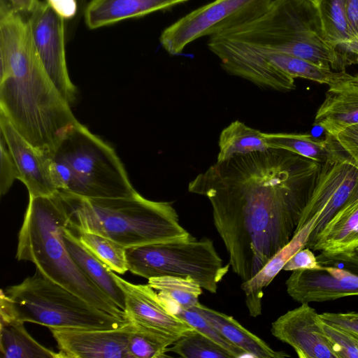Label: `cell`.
<instances>
[{"mask_svg":"<svg viewBox=\"0 0 358 358\" xmlns=\"http://www.w3.org/2000/svg\"><path fill=\"white\" fill-rule=\"evenodd\" d=\"M358 247V189L319 235L312 250L326 253L353 251Z\"/></svg>","mask_w":358,"mask_h":358,"instance_id":"obj_22","label":"cell"},{"mask_svg":"<svg viewBox=\"0 0 358 358\" xmlns=\"http://www.w3.org/2000/svg\"><path fill=\"white\" fill-rule=\"evenodd\" d=\"M171 313L222 346L230 352L234 358L248 357L242 350L232 344L195 310L176 308L172 310Z\"/></svg>","mask_w":358,"mask_h":358,"instance_id":"obj_33","label":"cell"},{"mask_svg":"<svg viewBox=\"0 0 358 358\" xmlns=\"http://www.w3.org/2000/svg\"><path fill=\"white\" fill-rule=\"evenodd\" d=\"M66 194L71 209L69 227L76 232L98 234L125 248L192 237L180 225L170 202L151 201L139 193L115 199Z\"/></svg>","mask_w":358,"mask_h":358,"instance_id":"obj_4","label":"cell"},{"mask_svg":"<svg viewBox=\"0 0 358 358\" xmlns=\"http://www.w3.org/2000/svg\"><path fill=\"white\" fill-rule=\"evenodd\" d=\"M327 42L357 64L358 36L349 21L344 0H322L317 6Z\"/></svg>","mask_w":358,"mask_h":358,"instance_id":"obj_24","label":"cell"},{"mask_svg":"<svg viewBox=\"0 0 358 358\" xmlns=\"http://www.w3.org/2000/svg\"><path fill=\"white\" fill-rule=\"evenodd\" d=\"M316 257L322 266L337 267L358 276V255L354 250L337 253L321 252Z\"/></svg>","mask_w":358,"mask_h":358,"instance_id":"obj_36","label":"cell"},{"mask_svg":"<svg viewBox=\"0 0 358 358\" xmlns=\"http://www.w3.org/2000/svg\"><path fill=\"white\" fill-rule=\"evenodd\" d=\"M259 48L278 69L294 78H301L329 85L345 73V71H336L326 69L306 59L284 52Z\"/></svg>","mask_w":358,"mask_h":358,"instance_id":"obj_29","label":"cell"},{"mask_svg":"<svg viewBox=\"0 0 358 358\" xmlns=\"http://www.w3.org/2000/svg\"><path fill=\"white\" fill-rule=\"evenodd\" d=\"M20 173L6 141L1 134L0 138V194H6L15 180H20Z\"/></svg>","mask_w":358,"mask_h":358,"instance_id":"obj_35","label":"cell"},{"mask_svg":"<svg viewBox=\"0 0 358 358\" xmlns=\"http://www.w3.org/2000/svg\"><path fill=\"white\" fill-rule=\"evenodd\" d=\"M26 15L41 63L56 89L71 106L76 99L77 91L67 69L64 20L40 0Z\"/></svg>","mask_w":358,"mask_h":358,"instance_id":"obj_11","label":"cell"},{"mask_svg":"<svg viewBox=\"0 0 358 358\" xmlns=\"http://www.w3.org/2000/svg\"><path fill=\"white\" fill-rule=\"evenodd\" d=\"M204 317L217 330L248 357L256 358H285L290 355L276 351L265 341L243 327L233 317L208 308L200 303L192 308Z\"/></svg>","mask_w":358,"mask_h":358,"instance_id":"obj_23","label":"cell"},{"mask_svg":"<svg viewBox=\"0 0 358 358\" xmlns=\"http://www.w3.org/2000/svg\"><path fill=\"white\" fill-rule=\"evenodd\" d=\"M1 315L50 328L115 329L124 321L89 303L36 270L1 290Z\"/></svg>","mask_w":358,"mask_h":358,"instance_id":"obj_7","label":"cell"},{"mask_svg":"<svg viewBox=\"0 0 358 358\" xmlns=\"http://www.w3.org/2000/svg\"><path fill=\"white\" fill-rule=\"evenodd\" d=\"M48 6L62 18L71 20L79 13L78 0H45Z\"/></svg>","mask_w":358,"mask_h":358,"instance_id":"obj_40","label":"cell"},{"mask_svg":"<svg viewBox=\"0 0 358 358\" xmlns=\"http://www.w3.org/2000/svg\"><path fill=\"white\" fill-rule=\"evenodd\" d=\"M321 164L268 148L216 162L188 185L213 208L214 224L243 282L292 238Z\"/></svg>","mask_w":358,"mask_h":358,"instance_id":"obj_1","label":"cell"},{"mask_svg":"<svg viewBox=\"0 0 358 358\" xmlns=\"http://www.w3.org/2000/svg\"><path fill=\"white\" fill-rule=\"evenodd\" d=\"M0 357L1 358H62L41 345L27 331L24 322L6 315L0 317Z\"/></svg>","mask_w":358,"mask_h":358,"instance_id":"obj_26","label":"cell"},{"mask_svg":"<svg viewBox=\"0 0 358 358\" xmlns=\"http://www.w3.org/2000/svg\"><path fill=\"white\" fill-rule=\"evenodd\" d=\"M313 250L307 247L296 252L285 264L282 270L296 271L321 268Z\"/></svg>","mask_w":358,"mask_h":358,"instance_id":"obj_38","label":"cell"},{"mask_svg":"<svg viewBox=\"0 0 358 358\" xmlns=\"http://www.w3.org/2000/svg\"><path fill=\"white\" fill-rule=\"evenodd\" d=\"M285 285L289 296L300 303L358 296V276L333 266L294 271Z\"/></svg>","mask_w":358,"mask_h":358,"instance_id":"obj_15","label":"cell"},{"mask_svg":"<svg viewBox=\"0 0 358 358\" xmlns=\"http://www.w3.org/2000/svg\"><path fill=\"white\" fill-rule=\"evenodd\" d=\"M188 0H91L83 13L90 29L166 10Z\"/></svg>","mask_w":358,"mask_h":358,"instance_id":"obj_19","label":"cell"},{"mask_svg":"<svg viewBox=\"0 0 358 358\" xmlns=\"http://www.w3.org/2000/svg\"><path fill=\"white\" fill-rule=\"evenodd\" d=\"M0 112L50 157L80 122L41 63L28 17L4 8H0Z\"/></svg>","mask_w":358,"mask_h":358,"instance_id":"obj_2","label":"cell"},{"mask_svg":"<svg viewBox=\"0 0 358 358\" xmlns=\"http://www.w3.org/2000/svg\"><path fill=\"white\" fill-rule=\"evenodd\" d=\"M207 45L231 75L264 89L280 92L295 89L294 78L278 69L257 47L217 35L209 37Z\"/></svg>","mask_w":358,"mask_h":358,"instance_id":"obj_12","label":"cell"},{"mask_svg":"<svg viewBox=\"0 0 358 358\" xmlns=\"http://www.w3.org/2000/svg\"><path fill=\"white\" fill-rule=\"evenodd\" d=\"M134 324L115 329L50 328L62 358H130L128 340Z\"/></svg>","mask_w":358,"mask_h":358,"instance_id":"obj_14","label":"cell"},{"mask_svg":"<svg viewBox=\"0 0 358 358\" xmlns=\"http://www.w3.org/2000/svg\"><path fill=\"white\" fill-rule=\"evenodd\" d=\"M271 332L300 358H338L320 314L308 303L280 316L272 323Z\"/></svg>","mask_w":358,"mask_h":358,"instance_id":"obj_13","label":"cell"},{"mask_svg":"<svg viewBox=\"0 0 358 358\" xmlns=\"http://www.w3.org/2000/svg\"><path fill=\"white\" fill-rule=\"evenodd\" d=\"M133 324L127 346L130 358L164 357L169 347L178 340L171 336Z\"/></svg>","mask_w":358,"mask_h":358,"instance_id":"obj_30","label":"cell"},{"mask_svg":"<svg viewBox=\"0 0 358 358\" xmlns=\"http://www.w3.org/2000/svg\"><path fill=\"white\" fill-rule=\"evenodd\" d=\"M71 215L66 192L29 196L18 234L16 259L32 262L37 271L52 282L92 306L129 321L125 312L83 274L69 255L63 231L70 224Z\"/></svg>","mask_w":358,"mask_h":358,"instance_id":"obj_3","label":"cell"},{"mask_svg":"<svg viewBox=\"0 0 358 358\" xmlns=\"http://www.w3.org/2000/svg\"><path fill=\"white\" fill-rule=\"evenodd\" d=\"M320 316L329 324L358 334V312L323 313Z\"/></svg>","mask_w":358,"mask_h":358,"instance_id":"obj_39","label":"cell"},{"mask_svg":"<svg viewBox=\"0 0 358 358\" xmlns=\"http://www.w3.org/2000/svg\"><path fill=\"white\" fill-rule=\"evenodd\" d=\"M357 64H358V55H357Z\"/></svg>","mask_w":358,"mask_h":358,"instance_id":"obj_46","label":"cell"},{"mask_svg":"<svg viewBox=\"0 0 358 358\" xmlns=\"http://www.w3.org/2000/svg\"><path fill=\"white\" fill-rule=\"evenodd\" d=\"M350 24L358 36V0H344Z\"/></svg>","mask_w":358,"mask_h":358,"instance_id":"obj_42","label":"cell"},{"mask_svg":"<svg viewBox=\"0 0 358 358\" xmlns=\"http://www.w3.org/2000/svg\"><path fill=\"white\" fill-rule=\"evenodd\" d=\"M216 35L296 56L336 71L352 64L327 42L317 7L308 0H272L257 17Z\"/></svg>","mask_w":358,"mask_h":358,"instance_id":"obj_5","label":"cell"},{"mask_svg":"<svg viewBox=\"0 0 358 358\" xmlns=\"http://www.w3.org/2000/svg\"><path fill=\"white\" fill-rule=\"evenodd\" d=\"M0 129L29 196H48L58 191L51 176L50 157L27 141L1 112Z\"/></svg>","mask_w":358,"mask_h":358,"instance_id":"obj_17","label":"cell"},{"mask_svg":"<svg viewBox=\"0 0 358 358\" xmlns=\"http://www.w3.org/2000/svg\"><path fill=\"white\" fill-rule=\"evenodd\" d=\"M269 148L284 149L320 164L331 161L344 154L334 136L327 134L324 140L310 134L296 133H265Z\"/></svg>","mask_w":358,"mask_h":358,"instance_id":"obj_25","label":"cell"},{"mask_svg":"<svg viewBox=\"0 0 358 358\" xmlns=\"http://www.w3.org/2000/svg\"><path fill=\"white\" fill-rule=\"evenodd\" d=\"M332 136L341 149L358 168V124L348 126Z\"/></svg>","mask_w":358,"mask_h":358,"instance_id":"obj_37","label":"cell"},{"mask_svg":"<svg viewBox=\"0 0 358 358\" xmlns=\"http://www.w3.org/2000/svg\"><path fill=\"white\" fill-rule=\"evenodd\" d=\"M78 5H79V16L81 15H83L84 10L85 9V7L87 6V0H78Z\"/></svg>","mask_w":358,"mask_h":358,"instance_id":"obj_43","label":"cell"},{"mask_svg":"<svg viewBox=\"0 0 358 358\" xmlns=\"http://www.w3.org/2000/svg\"><path fill=\"white\" fill-rule=\"evenodd\" d=\"M76 234L82 244L113 271L124 274L128 271L124 246L98 234L85 231Z\"/></svg>","mask_w":358,"mask_h":358,"instance_id":"obj_31","label":"cell"},{"mask_svg":"<svg viewBox=\"0 0 358 358\" xmlns=\"http://www.w3.org/2000/svg\"><path fill=\"white\" fill-rule=\"evenodd\" d=\"M128 271L147 278L178 276L196 282L215 294L217 284L229 271L213 242L194 236L126 248Z\"/></svg>","mask_w":358,"mask_h":358,"instance_id":"obj_8","label":"cell"},{"mask_svg":"<svg viewBox=\"0 0 358 358\" xmlns=\"http://www.w3.org/2000/svg\"><path fill=\"white\" fill-rule=\"evenodd\" d=\"M114 276L124 294V312L130 322L177 339L194 329L171 313L162 302L157 291L148 284H133L117 274L114 273Z\"/></svg>","mask_w":358,"mask_h":358,"instance_id":"obj_16","label":"cell"},{"mask_svg":"<svg viewBox=\"0 0 358 358\" xmlns=\"http://www.w3.org/2000/svg\"><path fill=\"white\" fill-rule=\"evenodd\" d=\"M311 230V224H308L296 231L291 241L253 278L243 282L241 289L245 294V304L250 316L256 317L262 314L263 289L273 281L296 252L306 247Z\"/></svg>","mask_w":358,"mask_h":358,"instance_id":"obj_21","label":"cell"},{"mask_svg":"<svg viewBox=\"0 0 358 358\" xmlns=\"http://www.w3.org/2000/svg\"><path fill=\"white\" fill-rule=\"evenodd\" d=\"M148 284L155 291L166 308L171 313L176 308L192 309L198 305L202 287L195 281L178 276H160L148 279Z\"/></svg>","mask_w":358,"mask_h":358,"instance_id":"obj_28","label":"cell"},{"mask_svg":"<svg viewBox=\"0 0 358 358\" xmlns=\"http://www.w3.org/2000/svg\"><path fill=\"white\" fill-rule=\"evenodd\" d=\"M357 255H358V247L354 250Z\"/></svg>","mask_w":358,"mask_h":358,"instance_id":"obj_45","label":"cell"},{"mask_svg":"<svg viewBox=\"0 0 358 358\" xmlns=\"http://www.w3.org/2000/svg\"><path fill=\"white\" fill-rule=\"evenodd\" d=\"M218 145L217 162L269 148L264 132L239 120L232 122L221 131Z\"/></svg>","mask_w":358,"mask_h":358,"instance_id":"obj_27","label":"cell"},{"mask_svg":"<svg viewBox=\"0 0 358 358\" xmlns=\"http://www.w3.org/2000/svg\"><path fill=\"white\" fill-rule=\"evenodd\" d=\"M322 104L318 108L314 124L334 135L345 127L358 124V74L347 72L328 85Z\"/></svg>","mask_w":358,"mask_h":358,"instance_id":"obj_18","label":"cell"},{"mask_svg":"<svg viewBox=\"0 0 358 358\" xmlns=\"http://www.w3.org/2000/svg\"><path fill=\"white\" fill-rule=\"evenodd\" d=\"M324 327L334 345L338 358H358L357 333L324 321Z\"/></svg>","mask_w":358,"mask_h":358,"instance_id":"obj_34","label":"cell"},{"mask_svg":"<svg viewBox=\"0 0 358 358\" xmlns=\"http://www.w3.org/2000/svg\"><path fill=\"white\" fill-rule=\"evenodd\" d=\"M39 0H0V7L6 8L13 12L27 15Z\"/></svg>","mask_w":358,"mask_h":358,"instance_id":"obj_41","label":"cell"},{"mask_svg":"<svg viewBox=\"0 0 358 358\" xmlns=\"http://www.w3.org/2000/svg\"><path fill=\"white\" fill-rule=\"evenodd\" d=\"M357 189L358 168L345 154L321 164L295 231L311 224L307 248Z\"/></svg>","mask_w":358,"mask_h":358,"instance_id":"obj_10","label":"cell"},{"mask_svg":"<svg viewBox=\"0 0 358 358\" xmlns=\"http://www.w3.org/2000/svg\"><path fill=\"white\" fill-rule=\"evenodd\" d=\"M272 0H214L184 15L162 32L159 42L170 55L181 53L192 42L212 36L253 19Z\"/></svg>","mask_w":358,"mask_h":358,"instance_id":"obj_9","label":"cell"},{"mask_svg":"<svg viewBox=\"0 0 358 358\" xmlns=\"http://www.w3.org/2000/svg\"><path fill=\"white\" fill-rule=\"evenodd\" d=\"M168 351L184 358H234L230 352L195 329L181 336Z\"/></svg>","mask_w":358,"mask_h":358,"instance_id":"obj_32","label":"cell"},{"mask_svg":"<svg viewBox=\"0 0 358 358\" xmlns=\"http://www.w3.org/2000/svg\"><path fill=\"white\" fill-rule=\"evenodd\" d=\"M308 1L313 3L316 6H317L320 4V3L322 1V0H308Z\"/></svg>","mask_w":358,"mask_h":358,"instance_id":"obj_44","label":"cell"},{"mask_svg":"<svg viewBox=\"0 0 358 358\" xmlns=\"http://www.w3.org/2000/svg\"><path fill=\"white\" fill-rule=\"evenodd\" d=\"M58 191L85 199H115L138 193L115 150L80 123L64 136L50 157Z\"/></svg>","mask_w":358,"mask_h":358,"instance_id":"obj_6","label":"cell"},{"mask_svg":"<svg viewBox=\"0 0 358 358\" xmlns=\"http://www.w3.org/2000/svg\"><path fill=\"white\" fill-rule=\"evenodd\" d=\"M69 226L64 229L63 238L71 258L83 274L124 311V294L114 271L82 244L76 232Z\"/></svg>","mask_w":358,"mask_h":358,"instance_id":"obj_20","label":"cell"}]
</instances>
